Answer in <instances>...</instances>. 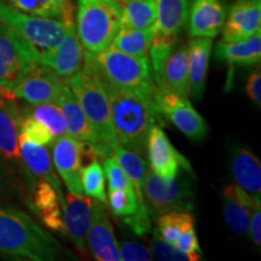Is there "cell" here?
<instances>
[{
	"label": "cell",
	"instance_id": "f35d334b",
	"mask_svg": "<svg viewBox=\"0 0 261 261\" xmlns=\"http://www.w3.org/2000/svg\"><path fill=\"white\" fill-rule=\"evenodd\" d=\"M174 246L177 247L178 249H180L181 252L190 255L192 261L201 259L202 254L200 243H198L197 240V234H196L195 230V220L189 221V223L181 228Z\"/></svg>",
	"mask_w": 261,
	"mask_h": 261
},
{
	"label": "cell",
	"instance_id": "7bdbcfd3",
	"mask_svg": "<svg viewBox=\"0 0 261 261\" xmlns=\"http://www.w3.org/2000/svg\"><path fill=\"white\" fill-rule=\"evenodd\" d=\"M249 230L255 246H261V204H256L250 212Z\"/></svg>",
	"mask_w": 261,
	"mask_h": 261
},
{
	"label": "cell",
	"instance_id": "484cf974",
	"mask_svg": "<svg viewBox=\"0 0 261 261\" xmlns=\"http://www.w3.org/2000/svg\"><path fill=\"white\" fill-rule=\"evenodd\" d=\"M190 2L191 0H155L158 16L152 27L154 31L178 38V34L188 22Z\"/></svg>",
	"mask_w": 261,
	"mask_h": 261
},
{
	"label": "cell",
	"instance_id": "60d3db41",
	"mask_svg": "<svg viewBox=\"0 0 261 261\" xmlns=\"http://www.w3.org/2000/svg\"><path fill=\"white\" fill-rule=\"evenodd\" d=\"M127 226L130 227L136 234L143 236L151 231V219L148 208H138L136 213L128 215V217L121 218Z\"/></svg>",
	"mask_w": 261,
	"mask_h": 261
},
{
	"label": "cell",
	"instance_id": "d6986e66",
	"mask_svg": "<svg viewBox=\"0 0 261 261\" xmlns=\"http://www.w3.org/2000/svg\"><path fill=\"white\" fill-rule=\"evenodd\" d=\"M12 93L0 89V152L8 159L18 160L19 135L23 115Z\"/></svg>",
	"mask_w": 261,
	"mask_h": 261
},
{
	"label": "cell",
	"instance_id": "ac0fdd59",
	"mask_svg": "<svg viewBox=\"0 0 261 261\" xmlns=\"http://www.w3.org/2000/svg\"><path fill=\"white\" fill-rule=\"evenodd\" d=\"M226 8L221 0H191L189 6V34L213 39L223 29Z\"/></svg>",
	"mask_w": 261,
	"mask_h": 261
},
{
	"label": "cell",
	"instance_id": "8fae6325",
	"mask_svg": "<svg viewBox=\"0 0 261 261\" xmlns=\"http://www.w3.org/2000/svg\"><path fill=\"white\" fill-rule=\"evenodd\" d=\"M89 145L69 135L58 137L52 145L56 171L64 181L68 191L74 195H84L81 169Z\"/></svg>",
	"mask_w": 261,
	"mask_h": 261
},
{
	"label": "cell",
	"instance_id": "4dcf8cb0",
	"mask_svg": "<svg viewBox=\"0 0 261 261\" xmlns=\"http://www.w3.org/2000/svg\"><path fill=\"white\" fill-rule=\"evenodd\" d=\"M120 27L135 29H148L154 27L156 22L155 0H128L122 4Z\"/></svg>",
	"mask_w": 261,
	"mask_h": 261
},
{
	"label": "cell",
	"instance_id": "74e56055",
	"mask_svg": "<svg viewBox=\"0 0 261 261\" xmlns=\"http://www.w3.org/2000/svg\"><path fill=\"white\" fill-rule=\"evenodd\" d=\"M151 253L158 260L163 261H192L191 256L181 252L174 244L167 242L154 231L151 243Z\"/></svg>",
	"mask_w": 261,
	"mask_h": 261
},
{
	"label": "cell",
	"instance_id": "ab89813d",
	"mask_svg": "<svg viewBox=\"0 0 261 261\" xmlns=\"http://www.w3.org/2000/svg\"><path fill=\"white\" fill-rule=\"evenodd\" d=\"M120 259L123 261H150L154 255L144 244L135 241H125L119 246Z\"/></svg>",
	"mask_w": 261,
	"mask_h": 261
},
{
	"label": "cell",
	"instance_id": "4316f807",
	"mask_svg": "<svg viewBox=\"0 0 261 261\" xmlns=\"http://www.w3.org/2000/svg\"><path fill=\"white\" fill-rule=\"evenodd\" d=\"M3 2L27 14L55 18L65 24L75 23L73 0H3Z\"/></svg>",
	"mask_w": 261,
	"mask_h": 261
},
{
	"label": "cell",
	"instance_id": "6da1fadb",
	"mask_svg": "<svg viewBox=\"0 0 261 261\" xmlns=\"http://www.w3.org/2000/svg\"><path fill=\"white\" fill-rule=\"evenodd\" d=\"M110 107L112 125L116 142L143 154L150 129L163 125V116L154 97L113 86L102 77Z\"/></svg>",
	"mask_w": 261,
	"mask_h": 261
},
{
	"label": "cell",
	"instance_id": "44dd1931",
	"mask_svg": "<svg viewBox=\"0 0 261 261\" xmlns=\"http://www.w3.org/2000/svg\"><path fill=\"white\" fill-rule=\"evenodd\" d=\"M223 201L225 221L228 227L238 234H246L249 231L250 212L256 204L261 203L234 182L225 187Z\"/></svg>",
	"mask_w": 261,
	"mask_h": 261
},
{
	"label": "cell",
	"instance_id": "e575fe53",
	"mask_svg": "<svg viewBox=\"0 0 261 261\" xmlns=\"http://www.w3.org/2000/svg\"><path fill=\"white\" fill-rule=\"evenodd\" d=\"M107 203L114 217L125 218L136 213L138 210V200H137L136 190L127 189H113L109 190L107 196Z\"/></svg>",
	"mask_w": 261,
	"mask_h": 261
},
{
	"label": "cell",
	"instance_id": "f546056e",
	"mask_svg": "<svg viewBox=\"0 0 261 261\" xmlns=\"http://www.w3.org/2000/svg\"><path fill=\"white\" fill-rule=\"evenodd\" d=\"M154 29L120 27L112 41V46L137 58H149Z\"/></svg>",
	"mask_w": 261,
	"mask_h": 261
},
{
	"label": "cell",
	"instance_id": "603a6c76",
	"mask_svg": "<svg viewBox=\"0 0 261 261\" xmlns=\"http://www.w3.org/2000/svg\"><path fill=\"white\" fill-rule=\"evenodd\" d=\"M56 104L64 114L68 135L81 140V142L87 143V144L100 146L92 125L90 123L86 114L75 98L74 93L67 86V84L62 90L60 97L57 98Z\"/></svg>",
	"mask_w": 261,
	"mask_h": 261
},
{
	"label": "cell",
	"instance_id": "b9f144b4",
	"mask_svg": "<svg viewBox=\"0 0 261 261\" xmlns=\"http://www.w3.org/2000/svg\"><path fill=\"white\" fill-rule=\"evenodd\" d=\"M246 93L257 107L261 106V74L259 70L253 71L247 77Z\"/></svg>",
	"mask_w": 261,
	"mask_h": 261
},
{
	"label": "cell",
	"instance_id": "7c38bea8",
	"mask_svg": "<svg viewBox=\"0 0 261 261\" xmlns=\"http://www.w3.org/2000/svg\"><path fill=\"white\" fill-rule=\"evenodd\" d=\"M65 83L47 65L38 63L27 71L15 87V97L28 102L31 106L41 103H56Z\"/></svg>",
	"mask_w": 261,
	"mask_h": 261
},
{
	"label": "cell",
	"instance_id": "836d02e7",
	"mask_svg": "<svg viewBox=\"0 0 261 261\" xmlns=\"http://www.w3.org/2000/svg\"><path fill=\"white\" fill-rule=\"evenodd\" d=\"M156 218H158L156 219L158 228L155 231L163 240L172 244H175V241H177L181 228L189 221L195 220L194 215L184 211H169L163 214H160Z\"/></svg>",
	"mask_w": 261,
	"mask_h": 261
},
{
	"label": "cell",
	"instance_id": "ee69618b",
	"mask_svg": "<svg viewBox=\"0 0 261 261\" xmlns=\"http://www.w3.org/2000/svg\"><path fill=\"white\" fill-rule=\"evenodd\" d=\"M126 2H128V0H119V3H120V4H121V5L125 4Z\"/></svg>",
	"mask_w": 261,
	"mask_h": 261
},
{
	"label": "cell",
	"instance_id": "d590c367",
	"mask_svg": "<svg viewBox=\"0 0 261 261\" xmlns=\"http://www.w3.org/2000/svg\"><path fill=\"white\" fill-rule=\"evenodd\" d=\"M103 171L104 175L107 177L108 180V189L113 190V189H127V190H133L132 181L123 171L120 163L117 162L115 156L109 155L103 159Z\"/></svg>",
	"mask_w": 261,
	"mask_h": 261
},
{
	"label": "cell",
	"instance_id": "9a60e30c",
	"mask_svg": "<svg viewBox=\"0 0 261 261\" xmlns=\"http://www.w3.org/2000/svg\"><path fill=\"white\" fill-rule=\"evenodd\" d=\"M261 29V0H236L231 5L221 29L225 42H237L253 37Z\"/></svg>",
	"mask_w": 261,
	"mask_h": 261
},
{
	"label": "cell",
	"instance_id": "5b68a950",
	"mask_svg": "<svg viewBox=\"0 0 261 261\" xmlns=\"http://www.w3.org/2000/svg\"><path fill=\"white\" fill-rule=\"evenodd\" d=\"M96 69L104 81L119 89L155 97L158 90L149 58H137L110 45L97 55L91 54Z\"/></svg>",
	"mask_w": 261,
	"mask_h": 261
},
{
	"label": "cell",
	"instance_id": "e0dca14e",
	"mask_svg": "<svg viewBox=\"0 0 261 261\" xmlns=\"http://www.w3.org/2000/svg\"><path fill=\"white\" fill-rule=\"evenodd\" d=\"M65 234L70 237L71 242L81 254L87 250V232L92 219L93 200L89 196L74 195L69 192L65 196L63 208Z\"/></svg>",
	"mask_w": 261,
	"mask_h": 261
},
{
	"label": "cell",
	"instance_id": "3957f363",
	"mask_svg": "<svg viewBox=\"0 0 261 261\" xmlns=\"http://www.w3.org/2000/svg\"><path fill=\"white\" fill-rule=\"evenodd\" d=\"M64 83L86 114L99 144L113 148L117 142L112 125L109 100L90 52L85 50L83 69Z\"/></svg>",
	"mask_w": 261,
	"mask_h": 261
},
{
	"label": "cell",
	"instance_id": "2e32d148",
	"mask_svg": "<svg viewBox=\"0 0 261 261\" xmlns=\"http://www.w3.org/2000/svg\"><path fill=\"white\" fill-rule=\"evenodd\" d=\"M87 247L97 261H120L119 243L102 202L93 200L92 219L87 232Z\"/></svg>",
	"mask_w": 261,
	"mask_h": 261
},
{
	"label": "cell",
	"instance_id": "7402d4cb",
	"mask_svg": "<svg viewBox=\"0 0 261 261\" xmlns=\"http://www.w3.org/2000/svg\"><path fill=\"white\" fill-rule=\"evenodd\" d=\"M212 46L213 41L210 38H192L187 45L189 90L196 100H201L204 94Z\"/></svg>",
	"mask_w": 261,
	"mask_h": 261
},
{
	"label": "cell",
	"instance_id": "d6a6232c",
	"mask_svg": "<svg viewBox=\"0 0 261 261\" xmlns=\"http://www.w3.org/2000/svg\"><path fill=\"white\" fill-rule=\"evenodd\" d=\"M81 184L84 194L107 204L106 175L98 159H92L89 165L81 169Z\"/></svg>",
	"mask_w": 261,
	"mask_h": 261
},
{
	"label": "cell",
	"instance_id": "9c48e42d",
	"mask_svg": "<svg viewBox=\"0 0 261 261\" xmlns=\"http://www.w3.org/2000/svg\"><path fill=\"white\" fill-rule=\"evenodd\" d=\"M38 63H41L40 54L0 22V89L12 93L27 71Z\"/></svg>",
	"mask_w": 261,
	"mask_h": 261
},
{
	"label": "cell",
	"instance_id": "ffe728a7",
	"mask_svg": "<svg viewBox=\"0 0 261 261\" xmlns=\"http://www.w3.org/2000/svg\"><path fill=\"white\" fill-rule=\"evenodd\" d=\"M18 145L19 154H21V158L23 159L25 166H27L29 171H31L33 174L37 175V177L41 178L42 180H46L50 182L55 190H56L61 207L63 208L65 196L63 189H62L60 179H58L57 174L55 173L48 150L45 148V145L37 144V143L25 138L22 133L19 135Z\"/></svg>",
	"mask_w": 261,
	"mask_h": 261
},
{
	"label": "cell",
	"instance_id": "cb8c5ba5",
	"mask_svg": "<svg viewBox=\"0 0 261 261\" xmlns=\"http://www.w3.org/2000/svg\"><path fill=\"white\" fill-rule=\"evenodd\" d=\"M231 173L234 184L261 203V165L259 159L244 148L234 149L231 158Z\"/></svg>",
	"mask_w": 261,
	"mask_h": 261
},
{
	"label": "cell",
	"instance_id": "1f68e13d",
	"mask_svg": "<svg viewBox=\"0 0 261 261\" xmlns=\"http://www.w3.org/2000/svg\"><path fill=\"white\" fill-rule=\"evenodd\" d=\"M24 115H28L39 122L44 123L51 130L55 138L68 135L67 121L64 114L56 103H41L32 106L25 110Z\"/></svg>",
	"mask_w": 261,
	"mask_h": 261
},
{
	"label": "cell",
	"instance_id": "f1b7e54d",
	"mask_svg": "<svg viewBox=\"0 0 261 261\" xmlns=\"http://www.w3.org/2000/svg\"><path fill=\"white\" fill-rule=\"evenodd\" d=\"M113 154L135 187L137 200H138V208H148L144 200V195H143V184H144L146 172H148L144 159L142 158L139 152L126 148L119 143L113 145Z\"/></svg>",
	"mask_w": 261,
	"mask_h": 261
},
{
	"label": "cell",
	"instance_id": "ba28073f",
	"mask_svg": "<svg viewBox=\"0 0 261 261\" xmlns=\"http://www.w3.org/2000/svg\"><path fill=\"white\" fill-rule=\"evenodd\" d=\"M149 62L155 85L159 90L189 98V63L187 45L152 41Z\"/></svg>",
	"mask_w": 261,
	"mask_h": 261
},
{
	"label": "cell",
	"instance_id": "7a4b0ae2",
	"mask_svg": "<svg viewBox=\"0 0 261 261\" xmlns=\"http://www.w3.org/2000/svg\"><path fill=\"white\" fill-rule=\"evenodd\" d=\"M0 253L33 261L74 259L56 238L14 208H0Z\"/></svg>",
	"mask_w": 261,
	"mask_h": 261
},
{
	"label": "cell",
	"instance_id": "30bf717a",
	"mask_svg": "<svg viewBox=\"0 0 261 261\" xmlns=\"http://www.w3.org/2000/svg\"><path fill=\"white\" fill-rule=\"evenodd\" d=\"M155 103L162 116L194 142H202L208 136V125L188 98L172 92L156 90Z\"/></svg>",
	"mask_w": 261,
	"mask_h": 261
},
{
	"label": "cell",
	"instance_id": "d4e9b609",
	"mask_svg": "<svg viewBox=\"0 0 261 261\" xmlns=\"http://www.w3.org/2000/svg\"><path fill=\"white\" fill-rule=\"evenodd\" d=\"M215 57L230 65H254L260 63L261 31L242 41H220L215 51Z\"/></svg>",
	"mask_w": 261,
	"mask_h": 261
},
{
	"label": "cell",
	"instance_id": "4fadbf2b",
	"mask_svg": "<svg viewBox=\"0 0 261 261\" xmlns=\"http://www.w3.org/2000/svg\"><path fill=\"white\" fill-rule=\"evenodd\" d=\"M145 150L148 151L151 171L160 177L171 179L180 171L194 172L189 160L173 146L165 130L159 125L150 129Z\"/></svg>",
	"mask_w": 261,
	"mask_h": 261
},
{
	"label": "cell",
	"instance_id": "5bb4252c",
	"mask_svg": "<svg viewBox=\"0 0 261 261\" xmlns=\"http://www.w3.org/2000/svg\"><path fill=\"white\" fill-rule=\"evenodd\" d=\"M40 62L51 68L63 81L70 79L83 69L85 48L77 35L75 23L67 25V32L60 44L42 54Z\"/></svg>",
	"mask_w": 261,
	"mask_h": 261
},
{
	"label": "cell",
	"instance_id": "277c9868",
	"mask_svg": "<svg viewBox=\"0 0 261 261\" xmlns=\"http://www.w3.org/2000/svg\"><path fill=\"white\" fill-rule=\"evenodd\" d=\"M122 6L119 0H77L76 32L85 50H107L119 31Z\"/></svg>",
	"mask_w": 261,
	"mask_h": 261
},
{
	"label": "cell",
	"instance_id": "8d00e7d4",
	"mask_svg": "<svg viewBox=\"0 0 261 261\" xmlns=\"http://www.w3.org/2000/svg\"><path fill=\"white\" fill-rule=\"evenodd\" d=\"M21 133L25 138L41 145H50L56 139L44 123L39 122L38 120L28 115H23V119H22Z\"/></svg>",
	"mask_w": 261,
	"mask_h": 261
},
{
	"label": "cell",
	"instance_id": "83f0119b",
	"mask_svg": "<svg viewBox=\"0 0 261 261\" xmlns=\"http://www.w3.org/2000/svg\"><path fill=\"white\" fill-rule=\"evenodd\" d=\"M34 205L48 228L65 234L60 200L56 190L48 181L42 180L38 184L34 194Z\"/></svg>",
	"mask_w": 261,
	"mask_h": 261
},
{
	"label": "cell",
	"instance_id": "8992f818",
	"mask_svg": "<svg viewBox=\"0 0 261 261\" xmlns=\"http://www.w3.org/2000/svg\"><path fill=\"white\" fill-rule=\"evenodd\" d=\"M190 175L194 172L181 171L174 178L166 179L155 174L154 172H146L143 195L152 217L169 211H192L195 207L196 192Z\"/></svg>",
	"mask_w": 261,
	"mask_h": 261
},
{
	"label": "cell",
	"instance_id": "52a82bcc",
	"mask_svg": "<svg viewBox=\"0 0 261 261\" xmlns=\"http://www.w3.org/2000/svg\"><path fill=\"white\" fill-rule=\"evenodd\" d=\"M0 22L34 47L40 54V58L42 54L60 44L68 25L58 19L19 11L3 0H0Z\"/></svg>",
	"mask_w": 261,
	"mask_h": 261
}]
</instances>
